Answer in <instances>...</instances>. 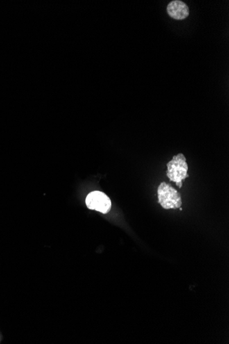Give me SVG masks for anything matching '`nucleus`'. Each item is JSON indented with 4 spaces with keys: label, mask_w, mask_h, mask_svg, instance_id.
Segmentation results:
<instances>
[{
    "label": "nucleus",
    "mask_w": 229,
    "mask_h": 344,
    "mask_svg": "<svg viewBox=\"0 0 229 344\" xmlns=\"http://www.w3.org/2000/svg\"><path fill=\"white\" fill-rule=\"evenodd\" d=\"M167 176L172 182H175L179 188L182 186V180L189 176L188 165L185 155L182 153L174 155L167 164Z\"/></svg>",
    "instance_id": "f257e3e1"
},
{
    "label": "nucleus",
    "mask_w": 229,
    "mask_h": 344,
    "mask_svg": "<svg viewBox=\"0 0 229 344\" xmlns=\"http://www.w3.org/2000/svg\"><path fill=\"white\" fill-rule=\"evenodd\" d=\"M86 205L89 209L107 214L112 209V201L103 192H91L87 196Z\"/></svg>",
    "instance_id": "7ed1b4c3"
},
{
    "label": "nucleus",
    "mask_w": 229,
    "mask_h": 344,
    "mask_svg": "<svg viewBox=\"0 0 229 344\" xmlns=\"http://www.w3.org/2000/svg\"><path fill=\"white\" fill-rule=\"evenodd\" d=\"M157 193L159 204L164 209H177L182 206L180 193L167 183H162L159 186Z\"/></svg>",
    "instance_id": "f03ea898"
},
{
    "label": "nucleus",
    "mask_w": 229,
    "mask_h": 344,
    "mask_svg": "<svg viewBox=\"0 0 229 344\" xmlns=\"http://www.w3.org/2000/svg\"><path fill=\"white\" fill-rule=\"evenodd\" d=\"M167 12L170 17L176 20H183L189 15V8L183 1L174 0L167 6Z\"/></svg>",
    "instance_id": "20e7f679"
}]
</instances>
